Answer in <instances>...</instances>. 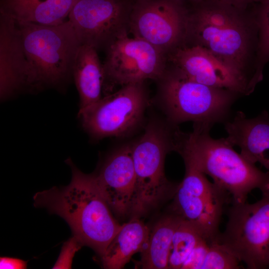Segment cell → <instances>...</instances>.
<instances>
[{
    "instance_id": "cell-1",
    "label": "cell",
    "mask_w": 269,
    "mask_h": 269,
    "mask_svg": "<svg viewBox=\"0 0 269 269\" xmlns=\"http://www.w3.org/2000/svg\"><path fill=\"white\" fill-rule=\"evenodd\" d=\"M66 162L72 171L70 183L36 193L34 205L63 218L81 246L92 248L101 257L122 225L114 219L94 174L82 172L70 159Z\"/></svg>"
},
{
    "instance_id": "cell-2",
    "label": "cell",
    "mask_w": 269,
    "mask_h": 269,
    "mask_svg": "<svg viewBox=\"0 0 269 269\" xmlns=\"http://www.w3.org/2000/svg\"><path fill=\"white\" fill-rule=\"evenodd\" d=\"M210 130L193 125L192 132H182L176 151L185 165L209 175L229 193L232 203H244L253 190H261L269 182V171H262L236 152L226 137L213 138Z\"/></svg>"
},
{
    "instance_id": "cell-3",
    "label": "cell",
    "mask_w": 269,
    "mask_h": 269,
    "mask_svg": "<svg viewBox=\"0 0 269 269\" xmlns=\"http://www.w3.org/2000/svg\"><path fill=\"white\" fill-rule=\"evenodd\" d=\"M15 22L27 62L26 89L58 88L73 76L81 44L69 20L54 25Z\"/></svg>"
},
{
    "instance_id": "cell-4",
    "label": "cell",
    "mask_w": 269,
    "mask_h": 269,
    "mask_svg": "<svg viewBox=\"0 0 269 269\" xmlns=\"http://www.w3.org/2000/svg\"><path fill=\"white\" fill-rule=\"evenodd\" d=\"M192 3L194 6L188 11L184 38L249 75L258 84L255 74L246 68L250 34L241 16L243 11L217 0Z\"/></svg>"
},
{
    "instance_id": "cell-5",
    "label": "cell",
    "mask_w": 269,
    "mask_h": 269,
    "mask_svg": "<svg viewBox=\"0 0 269 269\" xmlns=\"http://www.w3.org/2000/svg\"><path fill=\"white\" fill-rule=\"evenodd\" d=\"M156 81L157 99L168 122L175 126L191 121L211 129L230 117L232 105L239 96L231 91L196 82L174 66L167 65Z\"/></svg>"
},
{
    "instance_id": "cell-6",
    "label": "cell",
    "mask_w": 269,
    "mask_h": 269,
    "mask_svg": "<svg viewBox=\"0 0 269 269\" xmlns=\"http://www.w3.org/2000/svg\"><path fill=\"white\" fill-rule=\"evenodd\" d=\"M180 130L158 119L150 121L142 135L131 144L135 175L134 204L131 215L139 218L170 192H175L164 170L166 154L176 151Z\"/></svg>"
},
{
    "instance_id": "cell-7",
    "label": "cell",
    "mask_w": 269,
    "mask_h": 269,
    "mask_svg": "<svg viewBox=\"0 0 269 269\" xmlns=\"http://www.w3.org/2000/svg\"><path fill=\"white\" fill-rule=\"evenodd\" d=\"M254 203H231L225 229L217 242L249 269L269 264V195Z\"/></svg>"
},
{
    "instance_id": "cell-8",
    "label": "cell",
    "mask_w": 269,
    "mask_h": 269,
    "mask_svg": "<svg viewBox=\"0 0 269 269\" xmlns=\"http://www.w3.org/2000/svg\"><path fill=\"white\" fill-rule=\"evenodd\" d=\"M231 195L205 174L185 165V174L173 195V213L191 225L209 243L217 241L225 209Z\"/></svg>"
},
{
    "instance_id": "cell-9",
    "label": "cell",
    "mask_w": 269,
    "mask_h": 269,
    "mask_svg": "<svg viewBox=\"0 0 269 269\" xmlns=\"http://www.w3.org/2000/svg\"><path fill=\"white\" fill-rule=\"evenodd\" d=\"M148 102L144 82L131 84L105 95L78 115L83 128L93 139L120 136L138 127Z\"/></svg>"
},
{
    "instance_id": "cell-10",
    "label": "cell",
    "mask_w": 269,
    "mask_h": 269,
    "mask_svg": "<svg viewBox=\"0 0 269 269\" xmlns=\"http://www.w3.org/2000/svg\"><path fill=\"white\" fill-rule=\"evenodd\" d=\"M103 63L105 95L114 88L147 79L157 81L167 65V55L150 43L128 34L116 39L106 49Z\"/></svg>"
},
{
    "instance_id": "cell-11",
    "label": "cell",
    "mask_w": 269,
    "mask_h": 269,
    "mask_svg": "<svg viewBox=\"0 0 269 269\" xmlns=\"http://www.w3.org/2000/svg\"><path fill=\"white\" fill-rule=\"evenodd\" d=\"M134 0H77L68 15L81 45L106 50L129 33Z\"/></svg>"
},
{
    "instance_id": "cell-12",
    "label": "cell",
    "mask_w": 269,
    "mask_h": 269,
    "mask_svg": "<svg viewBox=\"0 0 269 269\" xmlns=\"http://www.w3.org/2000/svg\"><path fill=\"white\" fill-rule=\"evenodd\" d=\"M183 0H134L129 33L150 43L167 56L184 38L189 10Z\"/></svg>"
},
{
    "instance_id": "cell-13",
    "label": "cell",
    "mask_w": 269,
    "mask_h": 269,
    "mask_svg": "<svg viewBox=\"0 0 269 269\" xmlns=\"http://www.w3.org/2000/svg\"><path fill=\"white\" fill-rule=\"evenodd\" d=\"M167 61L189 78L239 95H249L257 85L249 75L218 59L199 45L178 47L167 55Z\"/></svg>"
},
{
    "instance_id": "cell-14",
    "label": "cell",
    "mask_w": 269,
    "mask_h": 269,
    "mask_svg": "<svg viewBox=\"0 0 269 269\" xmlns=\"http://www.w3.org/2000/svg\"><path fill=\"white\" fill-rule=\"evenodd\" d=\"M93 174L112 212L120 217L131 215L135 185L131 145L121 147L111 153Z\"/></svg>"
},
{
    "instance_id": "cell-15",
    "label": "cell",
    "mask_w": 269,
    "mask_h": 269,
    "mask_svg": "<svg viewBox=\"0 0 269 269\" xmlns=\"http://www.w3.org/2000/svg\"><path fill=\"white\" fill-rule=\"evenodd\" d=\"M27 62L14 18L0 11V90L5 99L26 88Z\"/></svg>"
},
{
    "instance_id": "cell-16",
    "label": "cell",
    "mask_w": 269,
    "mask_h": 269,
    "mask_svg": "<svg viewBox=\"0 0 269 269\" xmlns=\"http://www.w3.org/2000/svg\"><path fill=\"white\" fill-rule=\"evenodd\" d=\"M226 137L234 146L241 148L240 154L249 162H259L269 170V116L264 111L257 117L248 118L238 111L224 123Z\"/></svg>"
},
{
    "instance_id": "cell-17",
    "label": "cell",
    "mask_w": 269,
    "mask_h": 269,
    "mask_svg": "<svg viewBox=\"0 0 269 269\" xmlns=\"http://www.w3.org/2000/svg\"><path fill=\"white\" fill-rule=\"evenodd\" d=\"M77 0H0V11L17 22L45 25L66 21Z\"/></svg>"
},
{
    "instance_id": "cell-18",
    "label": "cell",
    "mask_w": 269,
    "mask_h": 269,
    "mask_svg": "<svg viewBox=\"0 0 269 269\" xmlns=\"http://www.w3.org/2000/svg\"><path fill=\"white\" fill-rule=\"evenodd\" d=\"M73 77L80 97L79 111L102 98L103 67L95 48L81 45L74 63Z\"/></svg>"
},
{
    "instance_id": "cell-19",
    "label": "cell",
    "mask_w": 269,
    "mask_h": 269,
    "mask_svg": "<svg viewBox=\"0 0 269 269\" xmlns=\"http://www.w3.org/2000/svg\"><path fill=\"white\" fill-rule=\"evenodd\" d=\"M148 227L139 218H132L124 224L100 257L104 268L121 269L132 256L141 252L147 242Z\"/></svg>"
},
{
    "instance_id": "cell-20",
    "label": "cell",
    "mask_w": 269,
    "mask_h": 269,
    "mask_svg": "<svg viewBox=\"0 0 269 269\" xmlns=\"http://www.w3.org/2000/svg\"><path fill=\"white\" fill-rule=\"evenodd\" d=\"M182 218L173 213L158 221L150 231L140 260L137 263L144 269H168L169 251L174 233Z\"/></svg>"
},
{
    "instance_id": "cell-21",
    "label": "cell",
    "mask_w": 269,
    "mask_h": 269,
    "mask_svg": "<svg viewBox=\"0 0 269 269\" xmlns=\"http://www.w3.org/2000/svg\"><path fill=\"white\" fill-rule=\"evenodd\" d=\"M203 239H204L191 225L182 219L172 238L168 269H181L192 251Z\"/></svg>"
},
{
    "instance_id": "cell-22",
    "label": "cell",
    "mask_w": 269,
    "mask_h": 269,
    "mask_svg": "<svg viewBox=\"0 0 269 269\" xmlns=\"http://www.w3.org/2000/svg\"><path fill=\"white\" fill-rule=\"evenodd\" d=\"M259 38L255 68L258 76L263 79V69L269 61V0H262L256 4Z\"/></svg>"
},
{
    "instance_id": "cell-23",
    "label": "cell",
    "mask_w": 269,
    "mask_h": 269,
    "mask_svg": "<svg viewBox=\"0 0 269 269\" xmlns=\"http://www.w3.org/2000/svg\"><path fill=\"white\" fill-rule=\"evenodd\" d=\"M241 262L217 241L210 243L201 269H238Z\"/></svg>"
},
{
    "instance_id": "cell-24",
    "label": "cell",
    "mask_w": 269,
    "mask_h": 269,
    "mask_svg": "<svg viewBox=\"0 0 269 269\" xmlns=\"http://www.w3.org/2000/svg\"><path fill=\"white\" fill-rule=\"evenodd\" d=\"M210 243L202 240L192 251L183 265L181 269H201Z\"/></svg>"
},
{
    "instance_id": "cell-25",
    "label": "cell",
    "mask_w": 269,
    "mask_h": 269,
    "mask_svg": "<svg viewBox=\"0 0 269 269\" xmlns=\"http://www.w3.org/2000/svg\"><path fill=\"white\" fill-rule=\"evenodd\" d=\"M81 247V245L74 238L72 237L70 239V240L66 243L65 246L63 247L60 257L54 266L53 268L57 269L60 265V266L59 269L64 268V265L65 266L64 263L65 262L67 263L68 265V267L66 266V267H68V268H70L71 260L75 252ZM66 264L67 265V264Z\"/></svg>"
},
{
    "instance_id": "cell-26",
    "label": "cell",
    "mask_w": 269,
    "mask_h": 269,
    "mask_svg": "<svg viewBox=\"0 0 269 269\" xmlns=\"http://www.w3.org/2000/svg\"><path fill=\"white\" fill-rule=\"evenodd\" d=\"M27 262L22 260L10 257H0V269H26Z\"/></svg>"
},
{
    "instance_id": "cell-27",
    "label": "cell",
    "mask_w": 269,
    "mask_h": 269,
    "mask_svg": "<svg viewBox=\"0 0 269 269\" xmlns=\"http://www.w3.org/2000/svg\"><path fill=\"white\" fill-rule=\"evenodd\" d=\"M222 2L231 5L234 7L244 11L252 5L254 6L262 0H218Z\"/></svg>"
},
{
    "instance_id": "cell-28",
    "label": "cell",
    "mask_w": 269,
    "mask_h": 269,
    "mask_svg": "<svg viewBox=\"0 0 269 269\" xmlns=\"http://www.w3.org/2000/svg\"><path fill=\"white\" fill-rule=\"evenodd\" d=\"M261 191L262 195H269V182Z\"/></svg>"
},
{
    "instance_id": "cell-29",
    "label": "cell",
    "mask_w": 269,
    "mask_h": 269,
    "mask_svg": "<svg viewBox=\"0 0 269 269\" xmlns=\"http://www.w3.org/2000/svg\"><path fill=\"white\" fill-rule=\"evenodd\" d=\"M183 0L191 2V3H196V2L201 1L203 0Z\"/></svg>"
},
{
    "instance_id": "cell-30",
    "label": "cell",
    "mask_w": 269,
    "mask_h": 269,
    "mask_svg": "<svg viewBox=\"0 0 269 269\" xmlns=\"http://www.w3.org/2000/svg\"><path fill=\"white\" fill-rule=\"evenodd\" d=\"M268 268H269V267H268Z\"/></svg>"
}]
</instances>
